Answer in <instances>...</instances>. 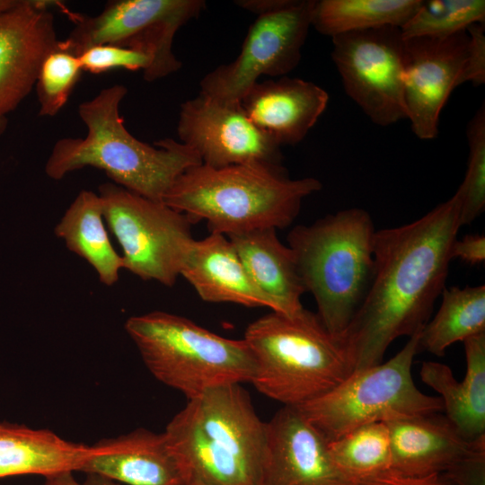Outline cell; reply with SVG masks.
Instances as JSON below:
<instances>
[{
	"label": "cell",
	"mask_w": 485,
	"mask_h": 485,
	"mask_svg": "<svg viewBox=\"0 0 485 485\" xmlns=\"http://www.w3.org/2000/svg\"><path fill=\"white\" fill-rule=\"evenodd\" d=\"M315 0H288L282 7L257 15L238 56L207 73L200 92L240 101L262 75L285 76L296 67L310 27Z\"/></svg>",
	"instance_id": "8fae6325"
},
{
	"label": "cell",
	"mask_w": 485,
	"mask_h": 485,
	"mask_svg": "<svg viewBox=\"0 0 485 485\" xmlns=\"http://www.w3.org/2000/svg\"><path fill=\"white\" fill-rule=\"evenodd\" d=\"M462 196L420 218L375 232V269L367 294L341 339L354 371L382 363L392 342L429 321L445 288L452 246L461 224Z\"/></svg>",
	"instance_id": "6da1fadb"
},
{
	"label": "cell",
	"mask_w": 485,
	"mask_h": 485,
	"mask_svg": "<svg viewBox=\"0 0 485 485\" xmlns=\"http://www.w3.org/2000/svg\"><path fill=\"white\" fill-rule=\"evenodd\" d=\"M82 71L79 57L66 49L58 40L42 61L35 83L39 115L52 117L62 110Z\"/></svg>",
	"instance_id": "f1b7e54d"
},
{
	"label": "cell",
	"mask_w": 485,
	"mask_h": 485,
	"mask_svg": "<svg viewBox=\"0 0 485 485\" xmlns=\"http://www.w3.org/2000/svg\"><path fill=\"white\" fill-rule=\"evenodd\" d=\"M125 330L151 374L188 400L253 377L254 357L243 339H227L159 311L128 318Z\"/></svg>",
	"instance_id": "52a82bcc"
},
{
	"label": "cell",
	"mask_w": 485,
	"mask_h": 485,
	"mask_svg": "<svg viewBox=\"0 0 485 485\" xmlns=\"http://www.w3.org/2000/svg\"><path fill=\"white\" fill-rule=\"evenodd\" d=\"M82 485H119L118 482L109 480L105 477L89 473Z\"/></svg>",
	"instance_id": "8d00e7d4"
},
{
	"label": "cell",
	"mask_w": 485,
	"mask_h": 485,
	"mask_svg": "<svg viewBox=\"0 0 485 485\" xmlns=\"http://www.w3.org/2000/svg\"><path fill=\"white\" fill-rule=\"evenodd\" d=\"M252 282L276 304L278 313L293 315L304 307L305 288L292 250L276 229L263 228L227 236Z\"/></svg>",
	"instance_id": "7402d4cb"
},
{
	"label": "cell",
	"mask_w": 485,
	"mask_h": 485,
	"mask_svg": "<svg viewBox=\"0 0 485 485\" xmlns=\"http://www.w3.org/2000/svg\"><path fill=\"white\" fill-rule=\"evenodd\" d=\"M420 331L387 362L353 371L328 392L296 408L327 442L364 425L440 412V397L419 391L411 375Z\"/></svg>",
	"instance_id": "ba28073f"
},
{
	"label": "cell",
	"mask_w": 485,
	"mask_h": 485,
	"mask_svg": "<svg viewBox=\"0 0 485 485\" xmlns=\"http://www.w3.org/2000/svg\"><path fill=\"white\" fill-rule=\"evenodd\" d=\"M421 0H320L315 1L312 26L334 37L351 31L386 26L401 28Z\"/></svg>",
	"instance_id": "484cf974"
},
{
	"label": "cell",
	"mask_w": 485,
	"mask_h": 485,
	"mask_svg": "<svg viewBox=\"0 0 485 485\" xmlns=\"http://www.w3.org/2000/svg\"><path fill=\"white\" fill-rule=\"evenodd\" d=\"M467 171L458 190L462 196L461 224H471L485 209V106L482 104L467 126Z\"/></svg>",
	"instance_id": "f546056e"
},
{
	"label": "cell",
	"mask_w": 485,
	"mask_h": 485,
	"mask_svg": "<svg viewBox=\"0 0 485 485\" xmlns=\"http://www.w3.org/2000/svg\"><path fill=\"white\" fill-rule=\"evenodd\" d=\"M328 442L293 406H284L266 422L256 485H346Z\"/></svg>",
	"instance_id": "2e32d148"
},
{
	"label": "cell",
	"mask_w": 485,
	"mask_h": 485,
	"mask_svg": "<svg viewBox=\"0 0 485 485\" xmlns=\"http://www.w3.org/2000/svg\"><path fill=\"white\" fill-rule=\"evenodd\" d=\"M243 340L255 360L251 383L284 406L313 401L354 371L342 339L304 308L293 315L271 311L247 327Z\"/></svg>",
	"instance_id": "8992f818"
},
{
	"label": "cell",
	"mask_w": 485,
	"mask_h": 485,
	"mask_svg": "<svg viewBox=\"0 0 485 485\" xmlns=\"http://www.w3.org/2000/svg\"><path fill=\"white\" fill-rule=\"evenodd\" d=\"M288 0H239L235 4L256 15L272 12L285 5Z\"/></svg>",
	"instance_id": "e575fe53"
},
{
	"label": "cell",
	"mask_w": 485,
	"mask_h": 485,
	"mask_svg": "<svg viewBox=\"0 0 485 485\" xmlns=\"http://www.w3.org/2000/svg\"><path fill=\"white\" fill-rule=\"evenodd\" d=\"M103 217L122 250L123 269L172 287L193 242L187 215L115 183L99 187Z\"/></svg>",
	"instance_id": "9c48e42d"
},
{
	"label": "cell",
	"mask_w": 485,
	"mask_h": 485,
	"mask_svg": "<svg viewBox=\"0 0 485 485\" xmlns=\"http://www.w3.org/2000/svg\"><path fill=\"white\" fill-rule=\"evenodd\" d=\"M79 472L128 485L189 484L164 433L144 428L89 445Z\"/></svg>",
	"instance_id": "ac0fdd59"
},
{
	"label": "cell",
	"mask_w": 485,
	"mask_h": 485,
	"mask_svg": "<svg viewBox=\"0 0 485 485\" xmlns=\"http://www.w3.org/2000/svg\"><path fill=\"white\" fill-rule=\"evenodd\" d=\"M18 0H0V11L13 6Z\"/></svg>",
	"instance_id": "74e56055"
},
{
	"label": "cell",
	"mask_w": 485,
	"mask_h": 485,
	"mask_svg": "<svg viewBox=\"0 0 485 485\" xmlns=\"http://www.w3.org/2000/svg\"><path fill=\"white\" fill-rule=\"evenodd\" d=\"M331 39V58L344 91L363 112L382 127L407 119L400 28L351 31Z\"/></svg>",
	"instance_id": "7c38bea8"
},
{
	"label": "cell",
	"mask_w": 485,
	"mask_h": 485,
	"mask_svg": "<svg viewBox=\"0 0 485 485\" xmlns=\"http://www.w3.org/2000/svg\"><path fill=\"white\" fill-rule=\"evenodd\" d=\"M484 22V0H421L400 30L403 39L447 37Z\"/></svg>",
	"instance_id": "83f0119b"
},
{
	"label": "cell",
	"mask_w": 485,
	"mask_h": 485,
	"mask_svg": "<svg viewBox=\"0 0 485 485\" xmlns=\"http://www.w3.org/2000/svg\"><path fill=\"white\" fill-rule=\"evenodd\" d=\"M321 189L317 179L291 180L283 169L201 163L180 175L163 202L194 223L206 220L210 233L228 236L289 226L304 198Z\"/></svg>",
	"instance_id": "3957f363"
},
{
	"label": "cell",
	"mask_w": 485,
	"mask_h": 485,
	"mask_svg": "<svg viewBox=\"0 0 485 485\" xmlns=\"http://www.w3.org/2000/svg\"><path fill=\"white\" fill-rule=\"evenodd\" d=\"M331 457L348 478H357L391 469L389 428L385 422L361 426L328 442Z\"/></svg>",
	"instance_id": "4316f807"
},
{
	"label": "cell",
	"mask_w": 485,
	"mask_h": 485,
	"mask_svg": "<svg viewBox=\"0 0 485 485\" xmlns=\"http://www.w3.org/2000/svg\"><path fill=\"white\" fill-rule=\"evenodd\" d=\"M438 413L385 422L391 470L408 476L441 474L456 485H485V439L467 440Z\"/></svg>",
	"instance_id": "5bb4252c"
},
{
	"label": "cell",
	"mask_w": 485,
	"mask_h": 485,
	"mask_svg": "<svg viewBox=\"0 0 485 485\" xmlns=\"http://www.w3.org/2000/svg\"><path fill=\"white\" fill-rule=\"evenodd\" d=\"M55 1L18 0L0 11V116L14 110L35 85L58 39L50 8Z\"/></svg>",
	"instance_id": "e0dca14e"
},
{
	"label": "cell",
	"mask_w": 485,
	"mask_h": 485,
	"mask_svg": "<svg viewBox=\"0 0 485 485\" xmlns=\"http://www.w3.org/2000/svg\"><path fill=\"white\" fill-rule=\"evenodd\" d=\"M88 453L89 445L69 442L50 430L0 423V478L79 472Z\"/></svg>",
	"instance_id": "603a6c76"
},
{
	"label": "cell",
	"mask_w": 485,
	"mask_h": 485,
	"mask_svg": "<svg viewBox=\"0 0 485 485\" xmlns=\"http://www.w3.org/2000/svg\"><path fill=\"white\" fill-rule=\"evenodd\" d=\"M346 485H456L441 474L408 476L391 469L363 477L349 478Z\"/></svg>",
	"instance_id": "d6a6232c"
},
{
	"label": "cell",
	"mask_w": 485,
	"mask_h": 485,
	"mask_svg": "<svg viewBox=\"0 0 485 485\" xmlns=\"http://www.w3.org/2000/svg\"><path fill=\"white\" fill-rule=\"evenodd\" d=\"M375 232L369 213L353 207L296 225L287 235L305 291L335 337L345 333L369 289Z\"/></svg>",
	"instance_id": "5b68a950"
},
{
	"label": "cell",
	"mask_w": 485,
	"mask_h": 485,
	"mask_svg": "<svg viewBox=\"0 0 485 485\" xmlns=\"http://www.w3.org/2000/svg\"><path fill=\"white\" fill-rule=\"evenodd\" d=\"M466 373L459 382L451 368L436 361L423 362V383L440 394L445 417L467 440L485 439V332L463 341Z\"/></svg>",
	"instance_id": "44dd1931"
},
{
	"label": "cell",
	"mask_w": 485,
	"mask_h": 485,
	"mask_svg": "<svg viewBox=\"0 0 485 485\" xmlns=\"http://www.w3.org/2000/svg\"><path fill=\"white\" fill-rule=\"evenodd\" d=\"M452 259H460L470 265H477L485 260V236L479 234H466L455 240L451 251Z\"/></svg>",
	"instance_id": "836d02e7"
},
{
	"label": "cell",
	"mask_w": 485,
	"mask_h": 485,
	"mask_svg": "<svg viewBox=\"0 0 485 485\" xmlns=\"http://www.w3.org/2000/svg\"><path fill=\"white\" fill-rule=\"evenodd\" d=\"M438 312L419 333V351L444 356L457 341L485 332V286L451 287L442 292Z\"/></svg>",
	"instance_id": "d4e9b609"
},
{
	"label": "cell",
	"mask_w": 485,
	"mask_h": 485,
	"mask_svg": "<svg viewBox=\"0 0 485 485\" xmlns=\"http://www.w3.org/2000/svg\"><path fill=\"white\" fill-rule=\"evenodd\" d=\"M328 101L319 85L286 75L257 82L240 101L249 119L280 146L301 142Z\"/></svg>",
	"instance_id": "d6986e66"
},
{
	"label": "cell",
	"mask_w": 485,
	"mask_h": 485,
	"mask_svg": "<svg viewBox=\"0 0 485 485\" xmlns=\"http://www.w3.org/2000/svg\"><path fill=\"white\" fill-rule=\"evenodd\" d=\"M7 126V119L5 116H0V135L3 134Z\"/></svg>",
	"instance_id": "f35d334b"
},
{
	"label": "cell",
	"mask_w": 485,
	"mask_h": 485,
	"mask_svg": "<svg viewBox=\"0 0 485 485\" xmlns=\"http://www.w3.org/2000/svg\"><path fill=\"white\" fill-rule=\"evenodd\" d=\"M187 485H204V484H201V483H198V482H196V481H191Z\"/></svg>",
	"instance_id": "ab89813d"
},
{
	"label": "cell",
	"mask_w": 485,
	"mask_h": 485,
	"mask_svg": "<svg viewBox=\"0 0 485 485\" xmlns=\"http://www.w3.org/2000/svg\"><path fill=\"white\" fill-rule=\"evenodd\" d=\"M181 276L204 301L268 307L278 313L273 300L252 282L224 234L210 233L202 240L194 239L183 260Z\"/></svg>",
	"instance_id": "ffe728a7"
},
{
	"label": "cell",
	"mask_w": 485,
	"mask_h": 485,
	"mask_svg": "<svg viewBox=\"0 0 485 485\" xmlns=\"http://www.w3.org/2000/svg\"><path fill=\"white\" fill-rule=\"evenodd\" d=\"M468 46L467 30L447 37L404 39V102L419 139L436 137L441 110L460 85Z\"/></svg>",
	"instance_id": "9a60e30c"
},
{
	"label": "cell",
	"mask_w": 485,
	"mask_h": 485,
	"mask_svg": "<svg viewBox=\"0 0 485 485\" xmlns=\"http://www.w3.org/2000/svg\"><path fill=\"white\" fill-rule=\"evenodd\" d=\"M206 9L203 0L110 1L94 16L69 13L75 26L62 46L79 56L84 49L110 44L151 57L144 79L153 82L178 71L181 61L172 51L178 30Z\"/></svg>",
	"instance_id": "30bf717a"
},
{
	"label": "cell",
	"mask_w": 485,
	"mask_h": 485,
	"mask_svg": "<svg viewBox=\"0 0 485 485\" xmlns=\"http://www.w3.org/2000/svg\"><path fill=\"white\" fill-rule=\"evenodd\" d=\"M83 71L92 74H101L113 69L142 70L146 73L152 65L148 55L110 44L92 46L84 49L79 56Z\"/></svg>",
	"instance_id": "4dcf8cb0"
},
{
	"label": "cell",
	"mask_w": 485,
	"mask_h": 485,
	"mask_svg": "<svg viewBox=\"0 0 485 485\" xmlns=\"http://www.w3.org/2000/svg\"><path fill=\"white\" fill-rule=\"evenodd\" d=\"M469 46L466 62L460 84L466 82L474 85L485 83V27L484 23H475L467 28Z\"/></svg>",
	"instance_id": "1f68e13d"
},
{
	"label": "cell",
	"mask_w": 485,
	"mask_h": 485,
	"mask_svg": "<svg viewBox=\"0 0 485 485\" xmlns=\"http://www.w3.org/2000/svg\"><path fill=\"white\" fill-rule=\"evenodd\" d=\"M73 472H63L48 475L44 485H82L74 477Z\"/></svg>",
	"instance_id": "d590c367"
},
{
	"label": "cell",
	"mask_w": 485,
	"mask_h": 485,
	"mask_svg": "<svg viewBox=\"0 0 485 485\" xmlns=\"http://www.w3.org/2000/svg\"><path fill=\"white\" fill-rule=\"evenodd\" d=\"M128 89L122 84L104 88L78 107L87 128L84 137L57 140L45 164L50 179L90 166L103 171L116 185L154 201H162L186 170L202 163L198 154L172 138L154 146L126 128L119 106Z\"/></svg>",
	"instance_id": "7a4b0ae2"
},
{
	"label": "cell",
	"mask_w": 485,
	"mask_h": 485,
	"mask_svg": "<svg viewBox=\"0 0 485 485\" xmlns=\"http://www.w3.org/2000/svg\"><path fill=\"white\" fill-rule=\"evenodd\" d=\"M99 194L81 190L55 227V234L66 248L85 260L105 286H113L123 260L111 244L103 223Z\"/></svg>",
	"instance_id": "cb8c5ba5"
},
{
	"label": "cell",
	"mask_w": 485,
	"mask_h": 485,
	"mask_svg": "<svg viewBox=\"0 0 485 485\" xmlns=\"http://www.w3.org/2000/svg\"><path fill=\"white\" fill-rule=\"evenodd\" d=\"M163 433L189 483L256 485L266 422L241 384L188 400Z\"/></svg>",
	"instance_id": "277c9868"
},
{
	"label": "cell",
	"mask_w": 485,
	"mask_h": 485,
	"mask_svg": "<svg viewBox=\"0 0 485 485\" xmlns=\"http://www.w3.org/2000/svg\"><path fill=\"white\" fill-rule=\"evenodd\" d=\"M177 133L179 141L194 150L204 165L283 169L280 146L249 119L240 101L199 93L181 104Z\"/></svg>",
	"instance_id": "4fadbf2b"
}]
</instances>
